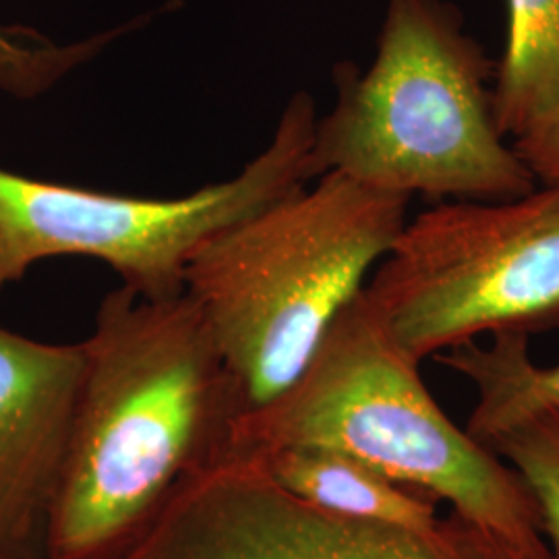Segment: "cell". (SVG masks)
<instances>
[{
    "instance_id": "1",
    "label": "cell",
    "mask_w": 559,
    "mask_h": 559,
    "mask_svg": "<svg viewBox=\"0 0 559 559\" xmlns=\"http://www.w3.org/2000/svg\"><path fill=\"white\" fill-rule=\"evenodd\" d=\"M48 526V559H112L180 485L224 459L237 385L198 305L102 300Z\"/></svg>"
},
{
    "instance_id": "2",
    "label": "cell",
    "mask_w": 559,
    "mask_h": 559,
    "mask_svg": "<svg viewBox=\"0 0 559 559\" xmlns=\"http://www.w3.org/2000/svg\"><path fill=\"white\" fill-rule=\"evenodd\" d=\"M498 64L443 0H388L367 71L342 62L336 102L316 122L309 180L338 173L402 198L514 200L537 177L501 133Z\"/></svg>"
},
{
    "instance_id": "3",
    "label": "cell",
    "mask_w": 559,
    "mask_h": 559,
    "mask_svg": "<svg viewBox=\"0 0 559 559\" xmlns=\"http://www.w3.org/2000/svg\"><path fill=\"white\" fill-rule=\"evenodd\" d=\"M390 336L365 288L297 380L233 423L222 462L282 448L338 452L519 543H543L537 503L519 475L460 429Z\"/></svg>"
},
{
    "instance_id": "4",
    "label": "cell",
    "mask_w": 559,
    "mask_h": 559,
    "mask_svg": "<svg viewBox=\"0 0 559 559\" xmlns=\"http://www.w3.org/2000/svg\"><path fill=\"white\" fill-rule=\"evenodd\" d=\"M316 180L207 237L185 270L240 415L297 380L406 224L408 198L338 173Z\"/></svg>"
},
{
    "instance_id": "5",
    "label": "cell",
    "mask_w": 559,
    "mask_h": 559,
    "mask_svg": "<svg viewBox=\"0 0 559 559\" xmlns=\"http://www.w3.org/2000/svg\"><path fill=\"white\" fill-rule=\"evenodd\" d=\"M365 295L417 362L479 336L558 330L559 185L420 212Z\"/></svg>"
},
{
    "instance_id": "6",
    "label": "cell",
    "mask_w": 559,
    "mask_h": 559,
    "mask_svg": "<svg viewBox=\"0 0 559 559\" xmlns=\"http://www.w3.org/2000/svg\"><path fill=\"white\" fill-rule=\"evenodd\" d=\"M316 122L311 94L297 92L267 147L237 177L177 200L102 193L0 168V290L38 261L75 255L104 261L143 299L180 297L203 240L309 182Z\"/></svg>"
},
{
    "instance_id": "7",
    "label": "cell",
    "mask_w": 559,
    "mask_h": 559,
    "mask_svg": "<svg viewBox=\"0 0 559 559\" xmlns=\"http://www.w3.org/2000/svg\"><path fill=\"white\" fill-rule=\"evenodd\" d=\"M85 376V346L0 328V559H48V526Z\"/></svg>"
},
{
    "instance_id": "8",
    "label": "cell",
    "mask_w": 559,
    "mask_h": 559,
    "mask_svg": "<svg viewBox=\"0 0 559 559\" xmlns=\"http://www.w3.org/2000/svg\"><path fill=\"white\" fill-rule=\"evenodd\" d=\"M216 559H554L549 545L519 543L456 512L429 531L338 519L293 500L260 533Z\"/></svg>"
},
{
    "instance_id": "9",
    "label": "cell",
    "mask_w": 559,
    "mask_h": 559,
    "mask_svg": "<svg viewBox=\"0 0 559 559\" xmlns=\"http://www.w3.org/2000/svg\"><path fill=\"white\" fill-rule=\"evenodd\" d=\"M284 491L338 519L429 531L440 522L429 493L388 479L376 468L338 452L282 448L249 460Z\"/></svg>"
},
{
    "instance_id": "10",
    "label": "cell",
    "mask_w": 559,
    "mask_h": 559,
    "mask_svg": "<svg viewBox=\"0 0 559 559\" xmlns=\"http://www.w3.org/2000/svg\"><path fill=\"white\" fill-rule=\"evenodd\" d=\"M491 338V344L473 340L436 357L477 390V404L464 429L480 445L520 420L545 411L559 413V365H537L526 336Z\"/></svg>"
},
{
    "instance_id": "11",
    "label": "cell",
    "mask_w": 559,
    "mask_h": 559,
    "mask_svg": "<svg viewBox=\"0 0 559 559\" xmlns=\"http://www.w3.org/2000/svg\"><path fill=\"white\" fill-rule=\"evenodd\" d=\"M506 7L493 110L501 133L514 140L559 108V0H506Z\"/></svg>"
},
{
    "instance_id": "12",
    "label": "cell",
    "mask_w": 559,
    "mask_h": 559,
    "mask_svg": "<svg viewBox=\"0 0 559 559\" xmlns=\"http://www.w3.org/2000/svg\"><path fill=\"white\" fill-rule=\"evenodd\" d=\"M524 483L537 503L540 533L559 559V413L545 411L520 420L485 443Z\"/></svg>"
},
{
    "instance_id": "13",
    "label": "cell",
    "mask_w": 559,
    "mask_h": 559,
    "mask_svg": "<svg viewBox=\"0 0 559 559\" xmlns=\"http://www.w3.org/2000/svg\"><path fill=\"white\" fill-rule=\"evenodd\" d=\"M85 48L57 44L23 27L0 25V90L32 98L83 64Z\"/></svg>"
},
{
    "instance_id": "14",
    "label": "cell",
    "mask_w": 559,
    "mask_h": 559,
    "mask_svg": "<svg viewBox=\"0 0 559 559\" xmlns=\"http://www.w3.org/2000/svg\"><path fill=\"white\" fill-rule=\"evenodd\" d=\"M520 158L545 185H559V108L514 138Z\"/></svg>"
}]
</instances>
